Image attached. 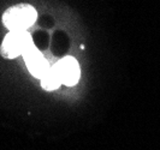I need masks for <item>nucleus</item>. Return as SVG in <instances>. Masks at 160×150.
<instances>
[{
  "label": "nucleus",
  "instance_id": "39448f33",
  "mask_svg": "<svg viewBox=\"0 0 160 150\" xmlns=\"http://www.w3.org/2000/svg\"><path fill=\"white\" fill-rule=\"evenodd\" d=\"M41 84L46 90H56L62 85V80L59 78L54 66L49 67V70L43 75V77L41 78Z\"/></svg>",
  "mask_w": 160,
  "mask_h": 150
},
{
  "label": "nucleus",
  "instance_id": "7ed1b4c3",
  "mask_svg": "<svg viewBox=\"0 0 160 150\" xmlns=\"http://www.w3.org/2000/svg\"><path fill=\"white\" fill-rule=\"evenodd\" d=\"M56 69L59 78L62 80V84L65 85H75L80 79V65L77 60L72 56L63 58L60 61L53 65Z\"/></svg>",
  "mask_w": 160,
  "mask_h": 150
},
{
  "label": "nucleus",
  "instance_id": "f257e3e1",
  "mask_svg": "<svg viewBox=\"0 0 160 150\" xmlns=\"http://www.w3.org/2000/svg\"><path fill=\"white\" fill-rule=\"evenodd\" d=\"M38 13L30 5H16L8 8L2 16V23L10 31H24L36 21Z\"/></svg>",
  "mask_w": 160,
  "mask_h": 150
},
{
  "label": "nucleus",
  "instance_id": "f03ea898",
  "mask_svg": "<svg viewBox=\"0 0 160 150\" xmlns=\"http://www.w3.org/2000/svg\"><path fill=\"white\" fill-rule=\"evenodd\" d=\"M34 46L32 36L27 30L24 31H10L5 36L0 52L2 56L12 59L18 56H23L24 53Z\"/></svg>",
  "mask_w": 160,
  "mask_h": 150
},
{
  "label": "nucleus",
  "instance_id": "20e7f679",
  "mask_svg": "<svg viewBox=\"0 0 160 150\" xmlns=\"http://www.w3.org/2000/svg\"><path fill=\"white\" fill-rule=\"evenodd\" d=\"M23 58L28 70L36 78H42L43 75L49 70L47 60L43 58V56L35 46L29 48L23 54Z\"/></svg>",
  "mask_w": 160,
  "mask_h": 150
}]
</instances>
